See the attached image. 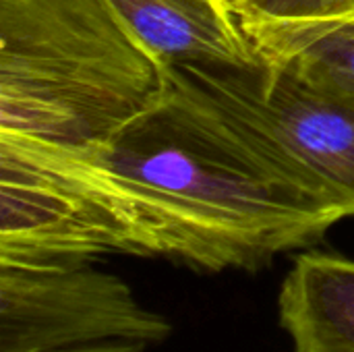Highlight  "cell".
Returning a JSON list of instances; mask_svg holds the SVG:
<instances>
[{
    "mask_svg": "<svg viewBox=\"0 0 354 352\" xmlns=\"http://www.w3.org/2000/svg\"><path fill=\"white\" fill-rule=\"evenodd\" d=\"M135 218L147 257L199 272H255L340 222L292 193L170 95L87 151Z\"/></svg>",
    "mask_w": 354,
    "mask_h": 352,
    "instance_id": "6da1fadb",
    "label": "cell"
},
{
    "mask_svg": "<svg viewBox=\"0 0 354 352\" xmlns=\"http://www.w3.org/2000/svg\"><path fill=\"white\" fill-rule=\"evenodd\" d=\"M170 95L309 203L354 216V108L286 60L168 66Z\"/></svg>",
    "mask_w": 354,
    "mask_h": 352,
    "instance_id": "3957f363",
    "label": "cell"
},
{
    "mask_svg": "<svg viewBox=\"0 0 354 352\" xmlns=\"http://www.w3.org/2000/svg\"><path fill=\"white\" fill-rule=\"evenodd\" d=\"M170 334L164 315L93 263H0V352H58L112 340L160 346Z\"/></svg>",
    "mask_w": 354,
    "mask_h": 352,
    "instance_id": "5b68a950",
    "label": "cell"
},
{
    "mask_svg": "<svg viewBox=\"0 0 354 352\" xmlns=\"http://www.w3.org/2000/svg\"><path fill=\"white\" fill-rule=\"evenodd\" d=\"M149 346L139 344V342H122V340H112V342H93V344H83L75 349L58 352H147Z\"/></svg>",
    "mask_w": 354,
    "mask_h": 352,
    "instance_id": "30bf717a",
    "label": "cell"
},
{
    "mask_svg": "<svg viewBox=\"0 0 354 352\" xmlns=\"http://www.w3.org/2000/svg\"><path fill=\"white\" fill-rule=\"evenodd\" d=\"M147 257L143 234L87 151L0 139V263Z\"/></svg>",
    "mask_w": 354,
    "mask_h": 352,
    "instance_id": "277c9868",
    "label": "cell"
},
{
    "mask_svg": "<svg viewBox=\"0 0 354 352\" xmlns=\"http://www.w3.org/2000/svg\"><path fill=\"white\" fill-rule=\"evenodd\" d=\"M266 60L290 56L311 39L354 23V0H228Z\"/></svg>",
    "mask_w": 354,
    "mask_h": 352,
    "instance_id": "ba28073f",
    "label": "cell"
},
{
    "mask_svg": "<svg viewBox=\"0 0 354 352\" xmlns=\"http://www.w3.org/2000/svg\"><path fill=\"white\" fill-rule=\"evenodd\" d=\"M278 315L295 352H354V259L301 253L280 286Z\"/></svg>",
    "mask_w": 354,
    "mask_h": 352,
    "instance_id": "52a82bcc",
    "label": "cell"
},
{
    "mask_svg": "<svg viewBox=\"0 0 354 352\" xmlns=\"http://www.w3.org/2000/svg\"><path fill=\"white\" fill-rule=\"evenodd\" d=\"M170 91L106 0H0V139L91 151Z\"/></svg>",
    "mask_w": 354,
    "mask_h": 352,
    "instance_id": "7a4b0ae2",
    "label": "cell"
},
{
    "mask_svg": "<svg viewBox=\"0 0 354 352\" xmlns=\"http://www.w3.org/2000/svg\"><path fill=\"white\" fill-rule=\"evenodd\" d=\"M280 60L354 108V23L330 29Z\"/></svg>",
    "mask_w": 354,
    "mask_h": 352,
    "instance_id": "9c48e42d",
    "label": "cell"
},
{
    "mask_svg": "<svg viewBox=\"0 0 354 352\" xmlns=\"http://www.w3.org/2000/svg\"><path fill=\"white\" fill-rule=\"evenodd\" d=\"M166 66L251 68L266 62L228 0H106Z\"/></svg>",
    "mask_w": 354,
    "mask_h": 352,
    "instance_id": "8992f818",
    "label": "cell"
}]
</instances>
